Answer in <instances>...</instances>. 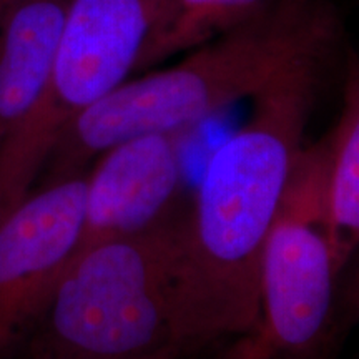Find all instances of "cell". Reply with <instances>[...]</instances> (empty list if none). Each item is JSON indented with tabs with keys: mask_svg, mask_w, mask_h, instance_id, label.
<instances>
[{
	"mask_svg": "<svg viewBox=\"0 0 359 359\" xmlns=\"http://www.w3.org/2000/svg\"><path fill=\"white\" fill-rule=\"evenodd\" d=\"M87 172L35 187L0 218V359L24 344L82 233Z\"/></svg>",
	"mask_w": 359,
	"mask_h": 359,
	"instance_id": "obj_6",
	"label": "cell"
},
{
	"mask_svg": "<svg viewBox=\"0 0 359 359\" xmlns=\"http://www.w3.org/2000/svg\"><path fill=\"white\" fill-rule=\"evenodd\" d=\"M338 37L288 62L206 163L178 218V311L188 346L259 325V266Z\"/></svg>",
	"mask_w": 359,
	"mask_h": 359,
	"instance_id": "obj_1",
	"label": "cell"
},
{
	"mask_svg": "<svg viewBox=\"0 0 359 359\" xmlns=\"http://www.w3.org/2000/svg\"><path fill=\"white\" fill-rule=\"evenodd\" d=\"M331 132L303 148L264 243L259 331L278 358L323 359L341 269L327 218Z\"/></svg>",
	"mask_w": 359,
	"mask_h": 359,
	"instance_id": "obj_5",
	"label": "cell"
},
{
	"mask_svg": "<svg viewBox=\"0 0 359 359\" xmlns=\"http://www.w3.org/2000/svg\"><path fill=\"white\" fill-rule=\"evenodd\" d=\"M338 327H346L348 325L359 323V266L354 269V273L349 278L346 288L339 299V320Z\"/></svg>",
	"mask_w": 359,
	"mask_h": 359,
	"instance_id": "obj_11",
	"label": "cell"
},
{
	"mask_svg": "<svg viewBox=\"0 0 359 359\" xmlns=\"http://www.w3.org/2000/svg\"><path fill=\"white\" fill-rule=\"evenodd\" d=\"M180 212L75 258L24 343L29 359H148L193 351L178 311Z\"/></svg>",
	"mask_w": 359,
	"mask_h": 359,
	"instance_id": "obj_3",
	"label": "cell"
},
{
	"mask_svg": "<svg viewBox=\"0 0 359 359\" xmlns=\"http://www.w3.org/2000/svg\"><path fill=\"white\" fill-rule=\"evenodd\" d=\"M269 0H156L137 74L200 47L262 11Z\"/></svg>",
	"mask_w": 359,
	"mask_h": 359,
	"instance_id": "obj_10",
	"label": "cell"
},
{
	"mask_svg": "<svg viewBox=\"0 0 359 359\" xmlns=\"http://www.w3.org/2000/svg\"><path fill=\"white\" fill-rule=\"evenodd\" d=\"M155 13L156 0H70L42 95L0 151V218L37 187L65 130L137 75Z\"/></svg>",
	"mask_w": 359,
	"mask_h": 359,
	"instance_id": "obj_4",
	"label": "cell"
},
{
	"mask_svg": "<svg viewBox=\"0 0 359 359\" xmlns=\"http://www.w3.org/2000/svg\"><path fill=\"white\" fill-rule=\"evenodd\" d=\"M185 135L132 138L109 148L90 165L74 259L107 240L148 230L177 212Z\"/></svg>",
	"mask_w": 359,
	"mask_h": 359,
	"instance_id": "obj_7",
	"label": "cell"
},
{
	"mask_svg": "<svg viewBox=\"0 0 359 359\" xmlns=\"http://www.w3.org/2000/svg\"><path fill=\"white\" fill-rule=\"evenodd\" d=\"M180 358H182L180 354H161V356L148 358V359H180Z\"/></svg>",
	"mask_w": 359,
	"mask_h": 359,
	"instance_id": "obj_13",
	"label": "cell"
},
{
	"mask_svg": "<svg viewBox=\"0 0 359 359\" xmlns=\"http://www.w3.org/2000/svg\"><path fill=\"white\" fill-rule=\"evenodd\" d=\"M330 0H269L231 30L167 69L133 75L65 130L37 187L87 172L111 147L160 133H188L201 120L251 98L288 62L338 37Z\"/></svg>",
	"mask_w": 359,
	"mask_h": 359,
	"instance_id": "obj_2",
	"label": "cell"
},
{
	"mask_svg": "<svg viewBox=\"0 0 359 359\" xmlns=\"http://www.w3.org/2000/svg\"><path fill=\"white\" fill-rule=\"evenodd\" d=\"M70 0H22L0 24V151L50 75Z\"/></svg>",
	"mask_w": 359,
	"mask_h": 359,
	"instance_id": "obj_8",
	"label": "cell"
},
{
	"mask_svg": "<svg viewBox=\"0 0 359 359\" xmlns=\"http://www.w3.org/2000/svg\"><path fill=\"white\" fill-rule=\"evenodd\" d=\"M327 218L341 271L359 248V52L344 62L343 109L331 130Z\"/></svg>",
	"mask_w": 359,
	"mask_h": 359,
	"instance_id": "obj_9",
	"label": "cell"
},
{
	"mask_svg": "<svg viewBox=\"0 0 359 359\" xmlns=\"http://www.w3.org/2000/svg\"><path fill=\"white\" fill-rule=\"evenodd\" d=\"M19 2H22V0H0V24H2L4 19H6L7 13L11 12Z\"/></svg>",
	"mask_w": 359,
	"mask_h": 359,
	"instance_id": "obj_12",
	"label": "cell"
}]
</instances>
